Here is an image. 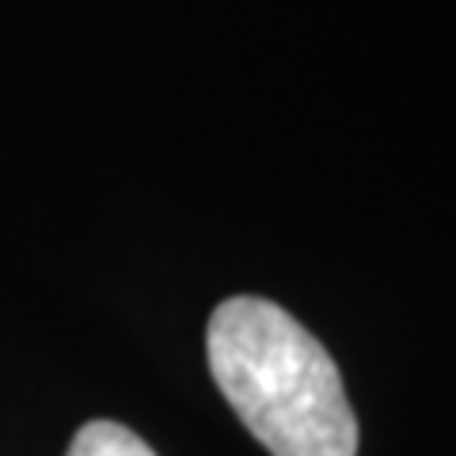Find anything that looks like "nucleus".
<instances>
[{
  "mask_svg": "<svg viewBox=\"0 0 456 456\" xmlns=\"http://www.w3.org/2000/svg\"><path fill=\"white\" fill-rule=\"evenodd\" d=\"M65 456H156L145 437H137L130 426L110 422V419H95L84 422L77 437L69 441Z\"/></svg>",
  "mask_w": 456,
  "mask_h": 456,
  "instance_id": "f03ea898",
  "label": "nucleus"
},
{
  "mask_svg": "<svg viewBox=\"0 0 456 456\" xmlns=\"http://www.w3.org/2000/svg\"><path fill=\"white\" fill-rule=\"evenodd\" d=\"M221 395L270 456H358V415L327 346L266 297H228L206 327Z\"/></svg>",
  "mask_w": 456,
  "mask_h": 456,
  "instance_id": "f257e3e1",
  "label": "nucleus"
}]
</instances>
